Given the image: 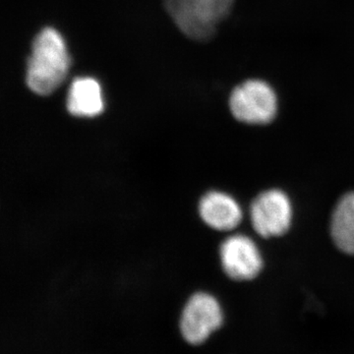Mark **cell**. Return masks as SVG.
<instances>
[{
  "label": "cell",
  "mask_w": 354,
  "mask_h": 354,
  "mask_svg": "<svg viewBox=\"0 0 354 354\" xmlns=\"http://www.w3.org/2000/svg\"><path fill=\"white\" fill-rule=\"evenodd\" d=\"M70 64L64 39L57 30L46 28L32 43L26 77L28 87L39 95L53 94L64 83Z\"/></svg>",
  "instance_id": "obj_1"
},
{
  "label": "cell",
  "mask_w": 354,
  "mask_h": 354,
  "mask_svg": "<svg viewBox=\"0 0 354 354\" xmlns=\"http://www.w3.org/2000/svg\"><path fill=\"white\" fill-rule=\"evenodd\" d=\"M165 8L188 38L205 41L232 9L234 0H165Z\"/></svg>",
  "instance_id": "obj_2"
},
{
  "label": "cell",
  "mask_w": 354,
  "mask_h": 354,
  "mask_svg": "<svg viewBox=\"0 0 354 354\" xmlns=\"http://www.w3.org/2000/svg\"><path fill=\"white\" fill-rule=\"evenodd\" d=\"M230 111L237 120L248 124H267L277 114V97L268 84L251 80L235 88Z\"/></svg>",
  "instance_id": "obj_3"
},
{
  "label": "cell",
  "mask_w": 354,
  "mask_h": 354,
  "mask_svg": "<svg viewBox=\"0 0 354 354\" xmlns=\"http://www.w3.org/2000/svg\"><path fill=\"white\" fill-rule=\"evenodd\" d=\"M223 310L218 300L208 293L198 292L190 297L181 316L180 330L191 344H201L221 328Z\"/></svg>",
  "instance_id": "obj_4"
},
{
  "label": "cell",
  "mask_w": 354,
  "mask_h": 354,
  "mask_svg": "<svg viewBox=\"0 0 354 354\" xmlns=\"http://www.w3.org/2000/svg\"><path fill=\"white\" fill-rule=\"evenodd\" d=\"M254 230L263 237L279 236L290 230L292 206L285 192L272 189L261 193L250 209Z\"/></svg>",
  "instance_id": "obj_5"
},
{
  "label": "cell",
  "mask_w": 354,
  "mask_h": 354,
  "mask_svg": "<svg viewBox=\"0 0 354 354\" xmlns=\"http://www.w3.org/2000/svg\"><path fill=\"white\" fill-rule=\"evenodd\" d=\"M221 260L225 274L235 281H250L263 268L259 249L245 235H232L225 239L221 246Z\"/></svg>",
  "instance_id": "obj_6"
},
{
  "label": "cell",
  "mask_w": 354,
  "mask_h": 354,
  "mask_svg": "<svg viewBox=\"0 0 354 354\" xmlns=\"http://www.w3.org/2000/svg\"><path fill=\"white\" fill-rule=\"evenodd\" d=\"M199 212L202 220L218 230H234L242 220L239 203L230 195L218 191H212L202 198Z\"/></svg>",
  "instance_id": "obj_7"
},
{
  "label": "cell",
  "mask_w": 354,
  "mask_h": 354,
  "mask_svg": "<svg viewBox=\"0 0 354 354\" xmlns=\"http://www.w3.org/2000/svg\"><path fill=\"white\" fill-rule=\"evenodd\" d=\"M67 109L79 118H95L104 111L101 85L95 79L76 78L69 88Z\"/></svg>",
  "instance_id": "obj_8"
},
{
  "label": "cell",
  "mask_w": 354,
  "mask_h": 354,
  "mask_svg": "<svg viewBox=\"0 0 354 354\" xmlns=\"http://www.w3.org/2000/svg\"><path fill=\"white\" fill-rule=\"evenodd\" d=\"M330 232L335 245L342 252L354 255V192L337 203L333 214Z\"/></svg>",
  "instance_id": "obj_9"
}]
</instances>
